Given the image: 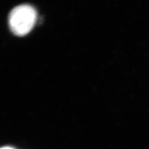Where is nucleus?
Wrapping results in <instances>:
<instances>
[{
    "instance_id": "f257e3e1",
    "label": "nucleus",
    "mask_w": 149,
    "mask_h": 149,
    "mask_svg": "<svg viewBox=\"0 0 149 149\" xmlns=\"http://www.w3.org/2000/svg\"><path fill=\"white\" fill-rule=\"evenodd\" d=\"M37 12L29 4H21L12 9L9 15V26L14 34L19 36L27 34L37 21Z\"/></svg>"
},
{
    "instance_id": "f03ea898",
    "label": "nucleus",
    "mask_w": 149,
    "mask_h": 149,
    "mask_svg": "<svg viewBox=\"0 0 149 149\" xmlns=\"http://www.w3.org/2000/svg\"><path fill=\"white\" fill-rule=\"evenodd\" d=\"M0 149H14L11 147H3V148H0Z\"/></svg>"
}]
</instances>
